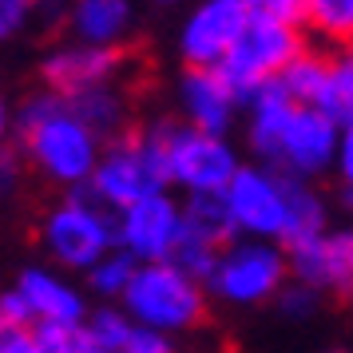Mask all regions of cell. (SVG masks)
Returning a JSON list of instances; mask_svg holds the SVG:
<instances>
[{
	"label": "cell",
	"instance_id": "obj_1",
	"mask_svg": "<svg viewBox=\"0 0 353 353\" xmlns=\"http://www.w3.org/2000/svg\"><path fill=\"white\" fill-rule=\"evenodd\" d=\"M12 135L17 147L32 171L72 191H88L92 175H96L99 159H103V139L72 112V103L56 92H36L12 112Z\"/></svg>",
	"mask_w": 353,
	"mask_h": 353
},
{
	"label": "cell",
	"instance_id": "obj_2",
	"mask_svg": "<svg viewBox=\"0 0 353 353\" xmlns=\"http://www.w3.org/2000/svg\"><path fill=\"white\" fill-rule=\"evenodd\" d=\"M40 246L64 270H92L103 254H112L115 210H108L92 191H72L40 219Z\"/></svg>",
	"mask_w": 353,
	"mask_h": 353
},
{
	"label": "cell",
	"instance_id": "obj_3",
	"mask_svg": "<svg viewBox=\"0 0 353 353\" xmlns=\"http://www.w3.org/2000/svg\"><path fill=\"white\" fill-rule=\"evenodd\" d=\"M207 286L194 282L187 270H179L175 262H147L139 266L131 282L123 310L135 325L159 330V334H187L207 318Z\"/></svg>",
	"mask_w": 353,
	"mask_h": 353
},
{
	"label": "cell",
	"instance_id": "obj_4",
	"mask_svg": "<svg viewBox=\"0 0 353 353\" xmlns=\"http://www.w3.org/2000/svg\"><path fill=\"white\" fill-rule=\"evenodd\" d=\"M310 48L305 28L298 24H270V20H250L242 40L234 44V52L226 56V64L219 68L226 76V83L234 88V96L242 99V112L246 103L286 76V68Z\"/></svg>",
	"mask_w": 353,
	"mask_h": 353
},
{
	"label": "cell",
	"instance_id": "obj_5",
	"mask_svg": "<svg viewBox=\"0 0 353 353\" xmlns=\"http://www.w3.org/2000/svg\"><path fill=\"white\" fill-rule=\"evenodd\" d=\"M286 286H290L286 246L239 239L219 254V266L210 274L207 294L226 305H262V302H278V294Z\"/></svg>",
	"mask_w": 353,
	"mask_h": 353
},
{
	"label": "cell",
	"instance_id": "obj_6",
	"mask_svg": "<svg viewBox=\"0 0 353 353\" xmlns=\"http://www.w3.org/2000/svg\"><path fill=\"white\" fill-rule=\"evenodd\" d=\"M226 207L242 239L282 246L290 223V179L266 163H242L234 183L226 187Z\"/></svg>",
	"mask_w": 353,
	"mask_h": 353
},
{
	"label": "cell",
	"instance_id": "obj_7",
	"mask_svg": "<svg viewBox=\"0 0 353 353\" xmlns=\"http://www.w3.org/2000/svg\"><path fill=\"white\" fill-rule=\"evenodd\" d=\"M242 171L239 147L226 135L187 128L183 119L171 123V191L183 194H226Z\"/></svg>",
	"mask_w": 353,
	"mask_h": 353
},
{
	"label": "cell",
	"instance_id": "obj_8",
	"mask_svg": "<svg viewBox=\"0 0 353 353\" xmlns=\"http://www.w3.org/2000/svg\"><path fill=\"white\" fill-rule=\"evenodd\" d=\"M250 24V12L242 0H199L191 12L179 24V60L183 68H207L219 72L226 64V56L234 52Z\"/></svg>",
	"mask_w": 353,
	"mask_h": 353
},
{
	"label": "cell",
	"instance_id": "obj_9",
	"mask_svg": "<svg viewBox=\"0 0 353 353\" xmlns=\"http://www.w3.org/2000/svg\"><path fill=\"white\" fill-rule=\"evenodd\" d=\"M115 239L139 266L147 262H171L183 239V199L171 191H151L139 203L115 214Z\"/></svg>",
	"mask_w": 353,
	"mask_h": 353
},
{
	"label": "cell",
	"instance_id": "obj_10",
	"mask_svg": "<svg viewBox=\"0 0 353 353\" xmlns=\"http://www.w3.org/2000/svg\"><path fill=\"white\" fill-rule=\"evenodd\" d=\"M123 60H128L123 48H96V44H80V40H60L40 60V83L56 96L76 99L96 92V88H112Z\"/></svg>",
	"mask_w": 353,
	"mask_h": 353
},
{
	"label": "cell",
	"instance_id": "obj_11",
	"mask_svg": "<svg viewBox=\"0 0 353 353\" xmlns=\"http://www.w3.org/2000/svg\"><path fill=\"white\" fill-rule=\"evenodd\" d=\"M290 278L318 290L321 298L353 302V226L325 230L321 239H310L302 246H290Z\"/></svg>",
	"mask_w": 353,
	"mask_h": 353
},
{
	"label": "cell",
	"instance_id": "obj_12",
	"mask_svg": "<svg viewBox=\"0 0 353 353\" xmlns=\"http://www.w3.org/2000/svg\"><path fill=\"white\" fill-rule=\"evenodd\" d=\"M337 147H341V128L330 115H321L318 108H298L286 128V139L278 147L274 171H282L290 179L314 183L318 175L334 171Z\"/></svg>",
	"mask_w": 353,
	"mask_h": 353
},
{
	"label": "cell",
	"instance_id": "obj_13",
	"mask_svg": "<svg viewBox=\"0 0 353 353\" xmlns=\"http://www.w3.org/2000/svg\"><path fill=\"white\" fill-rule=\"evenodd\" d=\"M88 191L96 194L99 203L108 210H128L131 203H139L143 194L151 191H167L155 171H151V163L143 159V151H139V139H135V131L123 135V139H115V143L103 147V159H99L96 175H92V187Z\"/></svg>",
	"mask_w": 353,
	"mask_h": 353
},
{
	"label": "cell",
	"instance_id": "obj_14",
	"mask_svg": "<svg viewBox=\"0 0 353 353\" xmlns=\"http://www.w3.org/2000/svg\"><path fill=\"white\" fill-rule=\"evenodd\" d=\"M179 112L183 123L207 135H230L234 119L242 115V99L226 83L223 72L207 68H183L179 76Z\"/></svg>",
	"mask_w": 353,
	"mask_h": 353
},
{
	"label": "cell",
	"instance_id": "obj_15",
	"mask_svg": "<svg viewBox=\"0 0 353 353\" xmlns=\"http://www.w3.org/2000/svg\"><path fill=\"white\" fill-rule=\"evenodd\" d=\"M12 286L24 294L36 325H83L92 314L83 290L52 266H24Z\"/></svg>",
	"mask_w": 353,
	"mask_h": 353
},
{
	"label": "cell",
	"instance_id": "obj_16",
	"mask_svg": "<svg viewBox=\"0 0 353 353\" xmlns=\"http://www.w3.org/2000/svg\"><path fill=\"white\" fill-rule=\"evenodd\" d=\"M68 40L96 44V48H128L135 32V4L131 0H72Z\"/></svg>",
	"mask_w": 353,
	"mask_h": 353
},
{
	"label": "cell",
	"instance_id": "obj_17",
	"mask_svg": "<svg viewBox=\"0 0 353 353\" xmlns=\"http://www.w3.org/2000/svg\"><path fill=\"white\" fill-rule=\"evenodd\" d=\"M294 112H298V103L282 92V83L262 88V92L246 103V147L254 151V163L274 167L278 147L286 139V128H290V119H294Z\"/></svg>",
	"mask_w": 353,
	"mask_h": 353
},
{
	"label": "cell",
	"instance_id": "obj_18",
	"mask_svg": "<svg viewBox=\"0 0 353 353\" xmlns=\"http://www.w3.org/2000/svg\"><path fill=\"white\" fill-rule=\"evenodd\" d=\"M183 226L194 239L210 242L219 250L242 239L239 226H234V214L226 207V194H183Z\"/></svg>",
	"mask_w": 353,
	"mask_h": 353
},
{
	"label": "cell",
	"instance_id": "obj_19",
	"mask_svg": "<svg viewBox=\"0 0 353 353\" xmlns=\"http://www.w3.org/2000/svg\"><path fill=\"white\" fill-rule=\"evenodd\" d=\"M68 103H72V112L80 115L83 123L103 139V143H115V139L131 135V131H128L131 103H128V96H123L115 83H112V88H96V92H88V96L68 99Z\"/></svg>",
	"mask_w": 353,
	"mask_h": 353
},
{
	"label": "cell",
	"instance_id": "obj_20",
	"mask_svg": "<svg viewBox=\"0 0 353 353\" xmlns=\"http://www.w3.org/2000/svg\"><path fill=\"white\" fill-rule=\"evenodd\" d=\"M325 230H330V207H325V199L314 191V183L290 179V223H286L282 246H286V250L290 246H302V242H310V239H321Z\"/></svg>",
	"mask_w": 353,
	"mask_h": 353
},
{
	"label": "cell",
	"instance_id": "obj_21",
	"mask_svg": "<svg viewBox=\"0 0 353 353\" xmlns=\"http://www.w3.org/2000/svg\"><path fill=\"white\" fill-rule=\"evenodd\" d=\"M302 28L325 40V48L353 44V0H302Z\"/></svg>",
	"mask_w": 353,
	"mask_h": 353
},
{
	"label": "cell",
	"instance_id": "obj_22",
	"mask_svg": "<svg viewBox=\"0 0 353 353\" xmlns=\"http://www.w3.org/2000/svg\"><path fill=\"white\" fill-rule=\"evenodd\" d=\"M318 112L330 115L341 131L353 128V48L330 52V76H325V88H321Z\"/></svg>",
	"mask_w": 353,
	"mask_h": 353
},
{
	"label": "cell",
	"instance_id": "obj_23",
	"mask_svg": "<svg viewBox=\"0 0 353 353\" xmlns=\"http://www.w3.org/2000/svg\"><path fill=\"white\" fill-rule=\"evenodd\" d=\"M135 274H139V262H135L128 250L115 246L112 254H103L83 278H88V290L99 298V305H119L123 298H128Z\"/></svg>",
	"mask_w": 353,
	"mask_h": 353
},
{
	"label": "cell",
	"instance_id": "obj_24",
	"mask_svg": "<svg viewBox=\"0 0 353 353\" xmlns=\"http://www.w3.org/2000/svg\"><path fill=\"white\" fill-rule=\"evenodd\" d=\"M325 76H330V52L305 48L302 56L286 68V76H282L278 83H282V92H286L298 108H318Z\"/></svg>",
	"mask_w": 353,
	"mask_h": 353
},
{
	"label": "cell",
	"instance_id": "obj_25",
	"mask_svg": "<svg viewBox=\"0 0 353 353\" xmlns=\"http://www.w3.org/2000/svg\"><path fill=\"white\" fill-rule=\"evenodd\" d=\"M88 337H92V345L103 353H123L128 345V337L135 334V321L128 318V310L123 305H96L92 314H88Z\"/></svg>",
	"mask_w": 353,
	"mask_h": 353
},
{
	"label": "cell",
	"instance_id": "obj_26",
	"mask_svg": "<svg viewBox=\"0 0 353 353\" xmlns=\"http://www.w3.org/2000/svg\"><path fill=\"white\" fill-rule=\"evenodd\" d=\"M219 246H210V242H203V239H194L191 230L183 226V239H179V246H175V254H171V262H175L179 270H187L194 278V282H203L207 286L210 282V274H214V266H219Z\"/></svg>",
	"mask_w": 353,
	"mask_h": 353
},
{
	"label": "cell",
	"instance_id": "obj_27",
	"mask_svg": "<svg viewBox=\"0 0 353 353\" xmlns=\"http://www.w3.org/2000/svg\"><path fill=\"white\" fill-rule=\"evenodd\" d=\"M32 334L44 353H92L88 325H36Z\"/></svg>",
	"mask_w": 353,
	"mask_h": 353
},
{
	"label": "cell",
	"instance_id": "obj_28",
	"mask_svg": "<svg viewBox=\"0 0 353 353\" xmlns=\"http://www.w3.org/2000/svg\"><path fill=\"white\" fill-rule=\"evenodd\" d=\"M278 310H282V318L305 321V318H314V314L321 310V294L310 290V286H302V282H290V286L278 294Z\"/></svg>",
	"mask_w": 353,
	"mask_h": 353
},
{
	"label": "cell",
	"instance_id": "obj_29",
	"mask_svg": "<svg viewBox=\"0 0 353 353\" xmlns=\"http://www.w3.org/2000/svg\"><path fill=\"white\" fill-rule=\"evenodd\" d=\"M250 20H270V24H298L302 28V0H242Z\"/></svg>",
	"mask_w": 353,
	"mask_h": 353
},
{
	"label": "cell",
	"instance_id": "obj_30",
	"mask_svg": "<svg viewBox=\"0 0 353 353\" xmlns=\"http://www.w3.org/2000/svg\"><path fill=\"white\" fill-rule=\"evenodd\" d=\"M36 20V0H0V44L17 40Z\"/></svg>",
	"mask_w": 353,
	"mask_h": 353
},
{
	"label": "cell",
	"instance_id": "obj_31",
	"mask_svg": "<svg viewBox=\"0 0 353 353\" xmlns=\"http://www.w3.org/2000/svg\"><path fill=\"white\" fill-rule=\"evenodd\" d=\"M0 325L4 330H36L32 310H28V302H24V294L17 286L0 290Z\"/></svg>",
	"mask_w": 353,
	"mask_h": 353
},
{
	"label": "cell",
	"instance_id": "obj_32",
	"mask_svg": "<svg viewBox=\"0 0 353 353\" xmlns=\"http://www.w3.org/2000/svg\"><path fill=\"white\" fill-rule=\"evenodd\" d=\"M24 167H28V159H24V151H20L17 143L0 147V199H8V194L20 187Z\"/></svg>",
	"mask_w": 353,
	"mask_h": 353
},
{
	"label": "cell",
	"instance_id": "obj_33",
	"mask_svg": "<svg viewBox=\"0 0 353 353\" xmlns=\"http://www.w3.org/2000/svg\"><path fill=\"white\" fill-rule=\"evenodd\" d=\"M123 353H179V350H175V337H171V334H159V330L135 325V334L128 337Z\"/></svg>",
	"mask_w": 353,
	"mask_h": 353
},
{
	"label": "cell",
	"instance_id": "obj_34",
	"mask_svg": "<svg viewBox=\"0 0 353 353\" xmlns=\"http://www.w3.org/2000/svg\"><path fill=\"white\" fill-rule=\"evenodd\" d=\"M0 353H44L32 330H4L0 325Z\"/></svg>",
	"mask_w": 353,
	"mask_h": 353
},
{
	"label": "cell",
	"instance_id": "obj_35",
	"mask_svg": "<svg viewBox=\"0 0 353 353\" xmlns=\"http://www.w3.org/2000/svg\"><path fill=\"white\" fill-rule=\"evenodd\" d=\"M334 175L341 179V187H345V194H353V128H350V131H341V147H337Z\"/></svg>",
	"mask_w": 353,
	"mask_h": 353
},
{
	"label": "cell",
	"instance_id": "obj_36",
	"mask_svg": "<svg viewBox=\"0 0 353 353\" xmlns=\"http://www.w3.org/2000/svg\"><path fill=\"white\" fill-rule=\"evenodd\" d=\"M68 12L72 0H36V24L44 20L48 28H68Z\"/></svg>",
	"mask_w": 353,
	"mask_h": 353
},
{
	"label": "cell",
	"instance_id": "obj_37",
	"mask_svg": "<svg viewBox=\"0 0 353 353\" xmlns=\"http://www.w3.org/2000/svg\"><path fill=\"white\" fill-rule=\"evenodd\" d=\"M8 135H12V112H8V103L0 99V147H8Z\"/></svg>",
	"mask_w": 353,
	"mask_h": 353
},
{
	"label": "cell",
	"instance_id": "obj_38",
	"mask_svg": "<svg viewBox=\"0 0 353 353\" xmlns=\"http://www.w3.org/2000/svg\"><path fill=\"white\" fill-rule=\"evenodd\" d=\"M155 4H163V8H175V4H183V0H155Z\"/></svg>",
	"mask_w": 353,
	"mask_h": 353
},
{
	"label": "cell",
	"instance_id": "obj_39",
	"mask_svg": "<svg viewBox=\"0 0 353 353\" xmlns=\"http://www.w3.org/2000/svg\"><path fill=\"white\" fill-rule=\"evenodd\" d=\"M345 207H350V210H353V194H345Z\"/></svg>",
	"mask_w": 353,
	"mask_h": 353
},
{
	"label": "cell",
	"instance_id": "obj_40",
	"mask_svg": "<svg viewBox=\"0 0 353 353\" xmlns=\"http://www.w3.org/2000/svg\"><path fill=\"white\" fill-rule=\"evenodd\" d=\"M325 353H345V350H325Z\"/></svg>",
	"mask_w": 353,
	"mask_h": 353
},
{
	"label": "cell",
	"instance_id": "obj_41",
	"mask_svg": "<svg viewBox=\"0 0 353 353\" xmlns=\"http://www.w3.org/2000/svg\"><path fill=\"white\" fill-rule=\"evenodd\" d=\"M350 48H353V44H350Z\"/></svg>",
	"mask_w": 353,
	"mask_h": 353
}]
</instances>
